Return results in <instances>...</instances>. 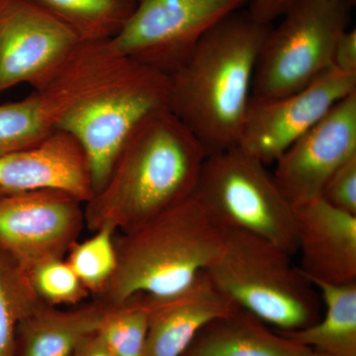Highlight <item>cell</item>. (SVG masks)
Instances as JSON below:
<instances>
[{"label":"cell","instance_id":"cell-1","mask_svg":"<svg viewBox=\"0 0 356 356\" xmlns=\"http://www.w3.org/2000/svg\"><path fill=\"white\" fill-rule=\"evenodd\" d=\"M209 152L168 107L143 121L102 188L84 203L91 232L130 231L191 197Z\"/></svg>","mask_w":356,"mask_h":356},{"label":"cell","instance_id":"cell-2","mask_svg":"<svg viewBox=\"0 0 356 356\" xmlns=\"http://www.w3.org/2000/svg\"><path fill=\"white\" fill-rule=\"evenodd\" d=\"M270 26L233 13L210 29L170 76L168 108L210 154L240 144Z\"/></svg>","mask_w":356,"mask_h":356},{"label":"cell","instance_id":"cell-3","mask_svg":"<svg viewBox=\"0 0 356 356\" xmlns=\"http://www.w3.org/2000/svg\"><path fill=\"white\" fill-rule=\"evenodd\" d=\"M225 234L193 194L137 228L116 234V270L93 299L113 308L138 294H177L215 261Z\"/></svg>","mask_w":356,"mask_h":356},{"label":"cell","instance_id":"cell-4","mask_svg":"<svg viewBox=\"0 0 356 356\" xmlns=\"http://www.w3.org/2000/svg\"><path fill=\"white\" fill-rule=\"evenodd\" d=\"M284 248L261 236L226 229L224 245L206 273L238 308L276 331H299L321 317L318 290Z\"/></svg>","mask_w":356,"mask_h":356},{"label":"cell","instance_id":"cell-5","mask_svg":"<svg viewBox=\"0 0 356 356\" xmlns=\"http://www.w3.org/2000/svg\"><path fill=\"white\" fill-rule=\"evenodd\" d=\"M194 195L224 229H236L297 252L294 207L266 165L235 147L209 154Z\"/></svg>","mask_w":356,"mask_h":356},{"label":"cell","instance_id":"cell-6","mask_svg":"<svg viewBox=\"0 0 356 356\" xmlns=\"http://www.w3.org/2000/svg\"><path fill=\"white\" fill-rule=\"evenodd\" d=\"M353 0H298L262 44L252 98L273 99L306 88L332 67L337 39L350 25Z\"/></svg>","mask_w":356,"mask_h":356},{"label":"cell","instance_id":"cell-7","mask_svg":"<svg viewBox=\"0 0 356 356\" xmlns=\"http://www.w3.org/2000/svg\"><path fill=\"white\" fill-rule=\"evenodd\" d=\"M170 95V76L130 60L115 81L65 115L58 130L83 147L95 193L129 138L149 115L168 107Z\"/></svg>","mask_w":356,"mask_h":356},{"label":"cell","instance_id":"cell-8","mask_svg":"<svg viewBox=\"0 0 356 356\" xmlns=\"http://www.w3.org/2000/svg\"><path fill=\"white\" fill-rule=\"evenodd\" d=\"M250 0H138L114 50L172 76L187 62L204 35Z\"/></svg>","mask_w":356,"mask_h":356},{"label":"cell","instance_id":"cell-9","mask_svg":"<svg viewBox=\"0 0 356 356\" xmlns=\"http://www.w3.org/2000/svg\"><path fill=\"white\" fill-rule=\"evenodd\" d=\"M86 227L84 203L67 192L37 191L0 196V250L25 270L65 259Z\"/></svg>","mask_w":356,"mask_h":356},{"label":"cell","instance_id":"cell-10","mask_svg":"<svg viewBox=\"0 0 356 356\" xmlns=\"http://www.w3.org/2000/svg\"><path fill=\"white\" fill-rule=\"evenodd\" d=\"M356 91V74L332 67L291 95L250 100L238 147L264 165L281 154Z\"/></svg>","mask_w":356,"mask_h":356},{"label":"cell","instance_id":"cell-11","mask_svg":"<svg viewBox=\"0 0 356 356\" xmlns=\"http://www.w3.org/2000/svg\"><path fill=\"white\" fill-rule=\"evenodd\" d=\"M81 44L32 0H0V95L19 84L44 83Z\"/></svg>","mask_w":356,"mask_h":356},{"label":"cell","instance_id":"cell-12","mask_svg":"<svg viewBox=\"0 0 356 356\" xmlns=\"http://www.w3.org/2000/svg\"><path fill=\"white\" fill-rule=\"evenodd\" d=\"M356 156V91L337 103L322 120L288 147L277 161L274 180L293 207L320 197L336 172Z\"/></svg>","mask_w":356,"mask_h":356},{"label":"cell","instance_id":"cell-13","mask_svg":"<svg viewBox=\"0 0 356 356\" xmlns=\"http://www.w3.org/2000/svg\"><path fill=\"white\" fill-rule=\"evenodd\" d=\"M0 189L7 193L60 191L83 203L95 193L83 147L62 130L32 146L1 154Z\"/></svg>","mask_w":356,"mask_h":356},{"label":"cell","instance_id":"cell-14","mask_svg":"<svg viewBox=\"0 0 356 356\" xmlns=\"http://www.w3.org/2000/svg\"><path fill=\"white\" fill-rule=\"evenodd\" d=\"M300 269L316 282H356V216L318 197L294 207Z\"/></svg>","mask_w":356,"mask_h":356},{"label":"cell","instance_id":"cell-15","mask_svg":"<svg viewBox=\"0 0 356 356\" xmlns=\"http://www.w3.org/2000/svg\"><path fill=\"white\" fill-rule=\"evenodd\" d=\"M146 296L149 318L144 356H181L208 323L238 309L206 271L177 294Z\"/></svg>","mask_w":356,"mask_h":356},{"label":"cell","instance_id":"cell-16","mask_svg":"<svg viewBox=\"0 0 356 356\" xmlns=\"http://www.w3.org/2000/svg\"><path fill=\"white\" fill-rule=\"evenodd\" d=\"M314 350L243 309L202 327L181 356H313Z\"/></svg>","mask_w":356,"mask_h":356},{"label":"cell","instance_id":"cell-17","mask_svg":"<svg viewBox=\"0 0 356 356\" xmlns=\"http://www.w3.org/2000/svg\"><path fill=\"white\" fill-rule=\"evenodd\" d=\"M106 312L95 299L69 310L42 301L18 325L14 356H72L84 337L99 330Z\"/></svg>","mask_w":356,"mask_h":356},{"label":"cell","instance_id":"cell-18","mask_svg":"<svg viewBox=\"0 0 356 356\" xmlns=\"http://www.w3.org/2000/svg\"><path fill=\"white\" fill-rule=\"evenodd\" d=\"M313 285L322 300L324 314L315 324L282 334L316 353L356 356V282Z\"/></svg>","mask_w":356,"mask_h":356},{"label":"cell","instance_id":"cell-19","mask_svg":"<svg viewBox=\"0 0 356 356\" xmlns=\"http://www.w3.org/2000/svg\"><path fill=\"white\" fill-rule=\"evenodd\" d=\"M64 23L81 43L113 39L137 6L138 0H32Z\"/></svg>","mask_w":356,"mask_h":356},{"label":"cell","instance_id":"cell-20","mask_svg":"<svg viewBox=\"0 0 356 356\" xmlns=\"http://www.w3.org/2000/svg\"><path fill=\"white\" fill-rule=\"evenodd\" d=\"M41 302L28 271L0 250V356L15 355L18 325Z\"/></svg>","mask_w":356,"mask_h":356},{"label":"cell","instance_id":"cell-21","mask_svg":"<svg viewBox=\"0 0 356 356\" xmlns=\"http://www.w3.org/2000/svg\"><path fill=\"white\" fill-rule=\"evenodd\" d=\"M149 311L147 296L138 294L107 308L97 332L115 356H144Z\"/></svg>","mask_w":356,"mask_h":356},{"label":"cell","instance_id":"cell-22","mask_svg":"<svg viewBox=\"0 0 356 356\" xmlns=\"http://www.w3.org/2000/svg\"><path fill=\"white\" fill-rule=\"evenodd\" d=\"M93 233L88 240L77 241L65 259L90 296L95 297L106 286L116 270L115 236L118 232L104 225Z\"/></svg>","mask_w":356,"mask_h":356},{"label":"cell","instance_id":"cell-23","mask_svg":"<svg viewBox=\"0 0 356 356\" xmlns=\"http://www.w3.org/2000/svg\"><path fill=\"white\" fill-rule=\"evenodd\" d=\"M28 275L39 298L49 305L76 306L90 296L65 259L41 262Z\"/></svg>","mask_w":356,"mask_h":356},{"label":"cell","instance_id":"cell-24","mask_svg":"<svg viewBox=\"0 0 356 356\" xmlns=\"http://www.w3.org/2000/svg\"><path fill=\"white\" fill-rule=\"evenodd\" d=\"M320 197L332 207L356 216V156L332 173Z\"/></svg>","mask_w":356,"mask_h":356},{"label":"cell","instance_id":"cell-25","mask_svg":"<svg viewBox=\"0 0 356 356\" xmlns=\"http://www.w3.org/2000/svg\"><path fill=\"white\" fill-rule=\"evenodd\" d=\"M332 67L356 74V31L346 30L337 39L332 51Z\"/></svg>","mask_w":356,"mask_h":356},{"label":"cell","instance_id":"cell-26","mask_svg":"<svg viewBox=\"0 0 356 356\" xmlns=\"http://www.w3.org/2000/svg\"><path fill=\"white\" fill-rule=\"evenodd\" d=\"M298 0H250L248 15L261 24H270L280 17Z\"/></svg>","mask_w":356,"mask_h":356},{"label":"cell","instance_id":"cell-27","mask_svg":"<svg viewBox=\"0 0 356 356\" xmlns=\"http://www.w3.org/2000/svg\"><path fill=\"white\" fill-rule=\"evenodd\" d=\"M72 356H115L107 348L98 332L89 334L76 346Z\"/></svg>","mask_w":356,"mask_h":356},{"label":"cell","instance_id":"cell-28","mask_svg":"<svg viewBox=\"0 0 356 356\" xmlns=\"http://www.w3.org/2000/svg\"><path fill=\"white\" fill-rule=\"evenodd\" d=\"M313 356H331V355H325V353H316V351H314Z\"/></svg>","mask_w":356,"mask_h":356},{"label":"cell","instance_id":"cell-29","mask_svg":"<svg viewBox=\"0 0 356 356\" xmlns=\"http://www.w3.org/2000/svg\"><path fill=\"white\" fill-rule=\"evenodd\" d=\"M7 193V192L2 191V189H0V196L2 195V194Z\"/></svg>","mask_w":356,"mask_h":356}]
</instances>
